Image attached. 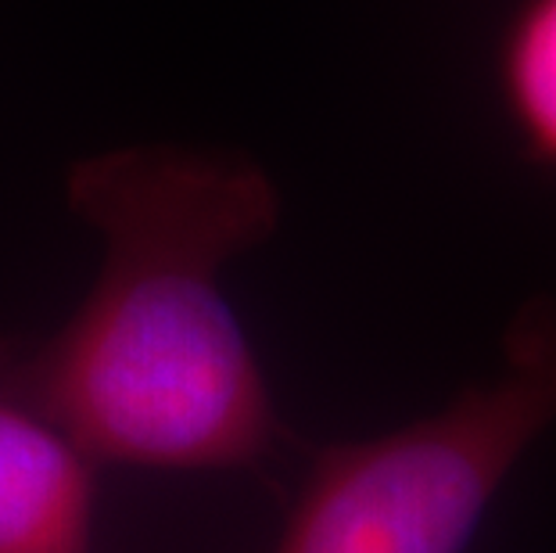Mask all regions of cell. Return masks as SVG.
<instances>
[{"mask_svg": "<svg viewBox=\"0 0 556 553\" xmlns=\"http://www.w3.org/2000/svg\"><path fill=\"white\" fill-rule=\"evenodd\" d=\"M556 425V299L517 316L489 378L445 410L316 456L277 553H467L484 511Z\"/></svg>", "mask_w": 556, "mask_h": 553, "instance_id": "7a4b0ae2", "label": "cell"}, {"mask_svg": "<svg viewBox=\"0 0 556 553\" xmlns=\"http://www.w3.org/2000/svg\"><path fill=\"white\" fill-rule=\"evenodd\" d=\"M495 73L528 159L556 166V0H520L503 29Z\"/></svg>", "mask_w": 556, "mask_h": 553, "instance_id": "277c9868", "label": "cell"}, {"mask_svg": "<svg viewBox=\"0 0 556 553\" xmlns=\"http://www.w3.org/2000/svg\"><path fill=\"white\" fill-rule=\"evenodd\" d=\"M65 202L101 238V266L62 331L22 356L33 399L90 461H263L277 410L223 269L274 238V176L241 151L129 144L79 159Z\"/></svg>", "mask_w": 556, "mask_h": 553, "instance_id": "6da1fadb", "label": "cell"}, {"mask_svg": "<svg viewBox=\"0 0 556 553\" xmlns=\"http://www.w3.org/2000/svg\"><path fill=\"white\" fill-rule=\"evenodd\" d=\"M90 464L0 345V553H93Z\"/></svg>", "mask_w": 556, "mask_h": 553, "instance_id": "3957f363", "label": "cell"}]
</instances>
